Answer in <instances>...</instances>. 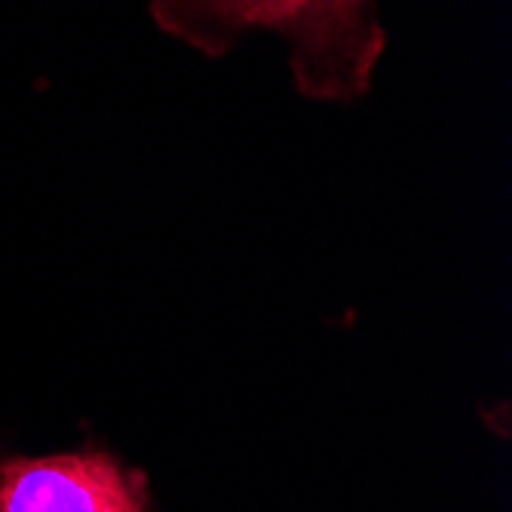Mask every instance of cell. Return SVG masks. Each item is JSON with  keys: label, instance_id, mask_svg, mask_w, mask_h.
<instances>
[{"label": "cell", "instance_id": "obj_1", "mask_svg": "<svg viewBox=\"0 0 512 512\" xmlns=\"http://www.w3.org/2000/svg\"><path fill=\"white\" fill-rule=\"evenodd\" d=\"M148 10L160 31L209 59L249 31H270L286 43L295 89L313 102L365 96L387 46L375 0H151Z\"/></svg>", "mask_w": 512, "mask_h": 512}, {"label": "cell", "instance_id": "obj_2", "mask_svg": "<svg viewBox=\"0 0 512 512\" xmlns=\"http://www.w3.org/2000/svg\"><path fill=\"white\" fill-rule=\"evenodd\" d=\"M0 512H154L148 479L105 448L0 460Z\"/></svg>", "mask_w": 512, "mask_h": 512}]
</instances>
